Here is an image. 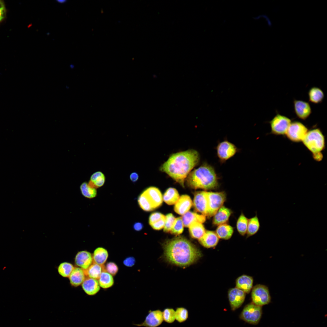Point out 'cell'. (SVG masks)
<instances>
[{"mask_svg":"<svg viewBox=\"0 0 327 327\" xmlns=\"http://www.w3.org/2000/svg\"><path fill=\"white\" fill-rule=\"evenodd\" d=\"M57 1L58 2H59V3H64V2H66V0H57Z\"/></svg>","mask_w":327,"mask_h":327,"instance_id":"7dc6e473","label":"cell"},{"mask_svg":"<svg viewBox=\"0 0 327 327\" xmlns=\"http://www.w3.org/2000/svg\"><path fill=\"white\" fill-rule=\"evenodd\" d=\"M186 180L187 185L195 189H213L218 185V178L214 169L206 163L191 171Z\"/></svg>","mask_w":327,"mask_h":327,"instance_id":"3957f363","label":"cell"},{"mask_svg":"<svg viewBox=\"0 0 327 327\" xmlns=\"http://www.w3.org/2000/svg\"><path fill=\"white\" fill-rule=\"evenodd\" d=\"M253 279L252 277L243 275L236 279V287L242 290L246 293H249L253 287Z\"/></svg>","mask_w":327,"mask_h":327,"instance_id":"ffe728a7","label":"cell"},{"mask_svg":"<svg viewBox=\"0 0 327 327\" xmlns=\"http://www.w3.org/2000/svg\"><path fill=\"white\" fill-rule=\"evenodd\" d=\"M139 175L136 172H133L130 175L129 177L131 181L133 182H135L137 181L139 178Z\"/></svg>","mask_w":327,"mask_h":327,"instance_id":"bcb514c9","label":"cell"},{"mask_svg":"<svg viewBox=\"0 0 327 327\" xmlns=\"http://www.w3.org/2000/svg\"><path fill=\"white\" fill-rule=\"evenodd\" d=\"M98 280L100 287L104 289L110 288L114 283L113 276L105 270L102 272Z\"/></svg>","mask_w":327,"mask_h":327,"instance_id":"4dcf8cb0","label":"cell"},{"mask_svg":"<svg viewBox=\"0 0 327 327\" xmlns=\"http://www.w3.org/2000/svg\"><path fill=\"white\" fill-rule=\"evenodd\" d=\"M207 192L200 191L196 192L194 195L193 205L196 211L202 214L207 216L208 202Z\"/></svg>","mask_w":327,"mask_h":327,"instance_id":"5bb4252c","label":"cell"},{"mask_svg":"<svg viewBox=\"0 0 327 327\" xmlns=\"http://www.w3.org/2000/svg\"><path fill=\"white\" fill-rule=\"evenodd\" d=\"M164 255L169 263L182 267L188 266L202 256L200 251L192 243L182 236L168 240L164 244Z\"/></svg>","mask_w":327,"mask_h":327,"instance_id":"7a4b0ae2","label":"cell"},{"mask_svg":"<svg viewBox=\"0 0 327 327\" xmlns=\"http://www.w3.org/2000/svg\"><path fill=\"white\" fill-rule=\"evenodd\" d=\"M108 256L107 251L102 247H98L94 250L92 255L93 262L101 265H104Z\"/></svg>","mask_w":327,"mask_h":327,"instance_id":"d4e9b609","label":"cell"},{"mask_svg":"<svg viewBox=\"0 0 327 327\" xmlns=\"http://www.w3.org/2000/svg\"><path fill=\"white\" fill-rule=\"evenodd\" d=\"M293 104L295 113L299 119L305 120L312 113V108L309 102L301 100L294 99Z\"/></svg>","mask_w":327,"mask_h":327,"instance_id":"9a60e30c","label":"cell"},{"mask_svg":"<svg viewBox=\"0 0 327 327\" xmlns=\"http://www.w3.org/2000/svg\"><path fill=\"white\" fill-rule=\"evenodd\" d=\"M74 262L77 266L86 270L93 263L92 255L87 251H79L75 256Z\"/></svg>","mask_w":327,"mask_h":327,"instance_id":"2e32d148","label":"cell"},{"mask_svg":"<svg viewBox=\"0 0 327 327\" xmlns=\"http://www.w3.org/2000/svg\"><path fill=\"white\" fill-rule=\"evenodd\" d=\"M165 216L160 212L153 213L150 215L149 219V223L150 225L164 217Z\"/></svg>","mask_w":327,"mask_h":327,"instance_id":"60d3db41","label":"cell"},{"mask_svg":"<svg viewBox=\"0 0 327 327\" xmlns=\"http://www.w3.org/2000/svg\"><path fill=\"white\" fill-rule=\"evenodd\" d=\"M104 270L112 276H114L118 272V267L115 263L110 262L107 263L104 266Z\"/></svg>","mask_w":327,"mask_h":327,"instance_id":"ab89813d","label":"cell"},{"mask_svg":"<svg viewBox=\"0 0 327 327\" xmlns=\"http://www.w3.org/2000/svg\"><path fill=\"white\" fill-rule=\"evenodd\" d=\"M163 321L162 312L160 310H150L143 322L133 325L138 327H157L162 324Z\"/></svg>","mask_w":327,"mask_h":327,"instance_id":"7c38bea8","label":"cell"},{"mask_svg":"<svg viewBox=\"0 0 327 327\" xmlns=\"http://www.w3.org/2000/svg\"><path fill=\"white\" fill-rule=\"evenodd\" d=\"M136 262L135 258L132 256L128 257L123 261V264L127 267H131L135 264Z\"/></svg>","mask_w":327,"mask_h":327,"instance_id":"ee69618b","label":"cell"},{"mask_svg":"<svg viewBox=\"0 0 327 327\" xmlns=\"http://www.w3.org/2000/svg\"><path fill=\"white\" fill-rule=\"evenodd\" d=\"M251 298L252 302L261 307L269 304L271 301V297L268 287L261 284L256 285L253 287Z\"/></svg>","mask_w":327,"mask_h":327,"instance_id":"52a82bcc","label":"cell"},{"mask_svg":"<svg viewBox=\"0 0 327 327\" xmlns=\"http://www.w3.org/2000/svg\"><path fill=\"white\" fill-rule=\"evenodd\" d=\"M233 232V228L231 226L225 223L219 225L216 233L219 238L228 240L232 237Z\"/></svg>","mask_w":327,"mask_h":327,"instance_id":"83f0119b","label":"cell"},{"mask_svg":"<svg viewBox=\"0 0 327 327\" xmlns=\"http://www.w3.org/2000/svg\"><path fill=\"white\" fill-rule=\"evenodd\" d=\"M190 197L187 195H181L175 203L174 210L177 213L183 215L189 211L192 205Z\"/></svg>","mask_w":327,"mask_h":327,"instance_id":"e0dca14e","label":"cell"},{"mask_svg":"<svg viewBox=\"0 0 327 327\" xmlns=\"http://www.w3.org/2000/svg\"><path fill=\"white\" fill-rule=\"evenodd\" d=\"M302 142L312 155L322 153L325 147V137L319 128L308 130Z\"/></svg>","mask_w":327,"mask_h":327,"instance_id":"5b68a950","label":"cell"},{"mask_svg":"<svg viewBox=\"0 0 327 327\" xmlns=\"http://www.w3.org/2000/svg\"><path fill=\"white\" fill-rule=\"evenodd\" d=\"M208 202V216H213L222 206L226 199L224 192H207Z\"/></svg>","mask_w":327,"mask_h":327,"instance_id":"30bf717a","label":"cell"},{"mask_svg":"<svg viewBox=\"0 0 327 327\" xmlns=\"http://www.w3.org/2000/svg\"><path fill=\"white\" fill-rule=\"evenodd\" d=\"M177 190L172 187L168 188L163 196V200L169 205L175 204L180 197Z\"/></svg>","mask_w":327,"mask_h":327,"instance_id":"4316f807","label":"cell"},{"mask_svg":"<svg viewBox=\"0 0 327 327\" xmlns=\"http://www.w3.org/2000/svg\"><path fill=\"white\" fill-rule=\"evenodd\" d=\"M184 226L181 217L176 218L170 233L175 235H180L183 231Z\"/></svg>","mask_w":327,"mask_h":327,"instance_id":"74e56055","label":"cell"},{"mask_svg":"<svg viewBox=\"0 0 327 327\" xmlns=\"http://www.w3.org/2000/svg\"><path fill=\"white\" fill-rule=\"evenodd\" d=\"M85 293L89 296H94L100 291V286L97 279L86 277L81 284Z\"/></svg>","mask_w":327,"mask_h":327,"instance_id":"d6986e66","label":"cell"},{"mask_svg":"<svg viewBox=\"0 0 327 327\" xmlns=\"http://www.w3.org/2000/svg\"><path fill=\"white\" fill-rule=\"evenodd\" d=\"M308 131L307 127L298 121L291 122L286 134L287 137L294 142H302Z\"/></svg>","mask_w":327,"mask_h":327,"instance_id":"9c48e42d","label":"cell"},{"mask_svg":"<svg viewBox=\"0 0 327 327\" xmlns=\"http://www.w3.org/2000/svg\"><path fill=\"white\" fill-rule=\"evenodd\" d=\"M199 153L190 149L171 155L160 167V170L168 175L183 187L187 177L198 164Z\"/></svg>","mask_w":327,"mask_h":327,"instance_id":"6da1fadb","label":"cell"},{"mask_svg":"<svg viewBox=\"0 0 327 327\" xmlns=\"http://www.w3.org/2000/svg\"><path fill=\"white\" fill-rule=\"evenodd\" d=\"M104 270H105L104 265H101L93 262L87 269L84 271L86 276L98 279Z\"/></svg>","mask_w":327,"mask_h":327,"instance_id":"f1b7e54d","label":"cell"},{"mask_svg":"<svg viewBox=\"0 0 327 327\" xmlns=\"http://www.w3.org/2000/svg\"><path fill=\"white\" fill-rule=\"evenodd\" d=\"M232 213L231 210L224 206H222L213 216V223L216 225H220L227 222Z\"/></svg>","mask_w":327,"mask_h":327,"instance_id":"44dd1931","label":"cell"},{"mask_svg":"<svg viewBox=\"0 0 327 327\" xmlns=\"http://www.w3.org/2000/svg\"><path fill=\"white\" fill-rule=\"evenodd\" d=\"M84 270L79 267H74L69 277L71 284L76 287L81 285L86 278Z\"/></svg>","mask_w":327,"mask_h":327,"instance_id":"7402d4cb","label":"cell"},{"mask_svg":"<svg viewBox=\"0 0 327 327\" xmlns=\"http://www.w3.org/2000/svg\"><path fill=\"white\" fill-rule=\"evenodd\" d=\"M71 263L64 262L59 266L58 270L59 274L64 277H68L74 268Z\"/></svg>","mask_w":327,"mask_h":327,"instance_id":"e575fe53","label":"cell"},{"mask_svg":"<svg viewBox=\"0 0 327 327\" xmlns=\"http://www.w3.org/2000/svg\"><path fill=\"white\" fill-rule=\"evenodd\" d=\"M262 314V307L251 302L244 307L239 318L249 324L256 325L259 322Z\"/></svg>","mask_w":327,"mask_h":327,"instance_id":"8992f818","label":"cell"},{"mask_svg":"<svg viewBox=\"0 0 327 327\" xmlns=\"http://www.w3.org/2000/svg\"><path fill=\"white\" fill-rule=\"evenodd\" d=\"M176 218L171 213L165 216V222L164 231L166 233L170 232L174 223Z\"/></svg>","mask_w":327,"mask_h":327,"instance_id":"f35d334b","label":"cell"},{"mask_svg":"<svg viewBox=\"0 0 327 327\" xmlns=\"http://www.w3.org/2000/svg\"><path fill=\"white\" fill-rule=\"evenodd\" d=\"M6 13V9L4 3L2 0H0V23L5 18Z\"/></svg>","mask_w":327,"mask_h":327,"instance_id":"7bdbcfd3","label":"cell"},{"mask_svg":"<svg viewBox=\"0 0 327 327\" xmlns=\"http://www.w3.org/2000/svg\"><path fill=\"white\" fill-rule=\"evenodd\" d=\"M143 226V224L139 222L135 223L133 225L134 229L136 231H140L141 230Z\"/></svg>","mask_w":327,"mask_h":327,"instance_id":"f6af8a7d","label":"cell"},{"mask_svg":"<svg viewBox=\"0 0 327 327\" xmlns=\"http://www.w3.org/2000/svg\"><path fill=\"white\" fill-rule=\"evenodd\" d=\"M189 312L188 310L184 307L176 308L175 310V318L180 323L183 322L188 319Z\"/></svg>","mask_w":327,"mask_h":327,"instance_id":"d590c367","label":"cell"},{"mask_svg":"<svg viewBox=\"0 0 327 327\" xmlns=\"http://www.w3.org/2000/svg\"><path fill=\"white\" fill-rule=\"evenodd\" d=\"M248 220L242 213L239 217L236 223V228L239 233L244 235L247 232Z\"/></svg>","mask_w":327,"mask_h":327,"instance_id":"836d02e7","label":"cell"},{"mask_svg":"<svg viewBox=\"0 0 327 327\" xmlns=\"http://www.w3.org/2000/svg\"><path fill=\"white\" fill-rule=\"evenodd\" d=\"M181 218L184 226L187 227H188L193 222H198L203 223L206 220L205 216L190 211L183 215Z\"/></svg>","mask_w":327,"mask_h":327,"instance_id":"603a6c76","label":"cell"},{"mask_svg":"<svg viewBox=\"0 0 327 327\" xmlns=\"http://www.w3.org/2000/svg\"><path fill=\"white\" fill-rule=\"evenodd\" d=\"M188 228L191 237L193 238L198 239L203 236L206 231L202 223L198 222L192 223Z\"/></svg>","mask_w":327,"mask_h":327,"instance_id":"484cf974","label":"cell"},{"mask_svg":"<svg viewBox=\"0 0 327 327\" xmlns=\"http://www.w3.org/2000/svg\"><path fill=\"white\" fill-rule=\"evenodd\" d=\"M162 312L163 320L166 322L171 324L174 322L175 320V310L173 309L167 308Z\"/></svg>","mask_w":327,"mask_h":327,"instance_id":"8d00e7d4","label":"cell"},{"mask_svg":"<svg viewBox=\"0 0 327 327\" xmlns=\"http://www.w3.org/2000/svg\"><path fill=\"white\" fill-rule=\"evenodd\" d=\"M260 223L257 216H255L248 220L247 234L248 236L255 234L259 230Z\"/></svg>","mask_w":327,"mask_h":327,"instance_id":"1f68e13d","label":"cell"},{"mask_svg":"<svg viewBox=\"0 0 327 327\" xmlns=\"http://www.w3.org/2000/svg\"><path fill=\"white\" fill-rule=\"evenodd\" d=\"M309 101L314 104H318L323 101L324 98V94L320 88L316 87L311 88L308 92Z\"/></svg>","mask_w":327,"mask_h":327,"instance_id":"cb8c5ba5","label":"cell"},{"mask_svg":"<svg viewBox=\"0 0 327 327\" xmlns=\"http://www.w3.org/2000/svg\"><path fill=\"white\" fill-rule=\"evenodd\" d=\"M80 189L82 195L87 198L91 199L96 196L97 191L96 189L91 187L86 182H83L81 184Z\"/></svg>","mask_w":327,"mask_h":327,"instance_id":"d6a6232c","label":"cell"},{"mask_svg":"<svg viewBox=\"0 0 327 327\" xmlns=\"http://www.w3.org/2000/svg\"><path fill=\"white\" fill-rule=\"evenodd\" d=\"M165 222V216L159 220L154 223L150 225L154 229L160 230L164 228Z\"/></svg>","mask_w":327,"mask_h":327,"instance_id":"b9f144b4","label":"cell"},{"mask_svg":"<svg viewBox=\"0 0 327 327\" xmlns=\"http://www.w3.org/2000/svg\"><path fill=\"white\" fill-rule=\"evenodd\" d=\"M237 150V147L234 144L227 140L220 143L216 147L217 155L222 162L233 157Z\"/></svg>","mask_w":327,"mask_h":327,"instance_id":"8fae6325","label":"cell"},{"mask_svg":"<svg viewBox=\"0 0 327 327\" xmlns=\"http://www.w3.org/2000/svg\"><path fill=\"white\" fill-rule=\"evenodd\" d=\"M291 122L288 117L277 114L269 122L271 133L277 135H286Z\"/></svg>","mask_w":327,"mask_h":327,"instance_id":"ba28073f","label":"cell"},{"mask_svg":"<svg viewBox=\"0 0 327 327\" xmlns=\"http://www.w3.org/2000/svg\"><path fill=\"white\" fill-rule=\"evenodd\" d=\"M163 201V196L160 190L154 187H149L139 196L138 204L146 211H151L160 206Z\"/></svg>","mask_w":327,"mask_h":327,"instance_id":"277c9868","label":"cell"},{"mask_svg":"<svg viewBox=\"0 0 327 327\" xmlns=\"http://www.w3.org/2000/svg\"><path fill=\"white\" fill-rule=\"evenodd\" d=\"M246 296V293L244 292L236 287L229 290L228 296L232 310H235L241 306Z\"/></svg>","mask_w":327,"mask_h":327,"instance_id":"4fadbf2b","label":"cell"},{"mask_svg":"<svg viewBox=\"0 0 327 327\" xmlns=\"http://www.w3.org/2000/svg\"><path fill=\"white\" fill-rule=\"evenodd\" d=\"M105 181L104 174L101 171H99L92 174L88 183L91 187L96 189L103 186Z\"/></svg>","mask_w":327,"mask_h":327,"instance_id":"f546056e","label":"cell"},{"mask_svg":"<svg viewBox=\"0 0 327 327\" xmlns=\"http://www.w3.org/2000/svg\"><path fill=\"white\" fill-rule=\"evenodd\" d=\"M219 238L215 232L212 231H206L203 236L199 239L200 243L207 248L216 246L219 241Z\"/></svg>","mask_w":327,"mask_h":327,"instance_id":"ac0fdd59","label":"cell"}]
</instances>
